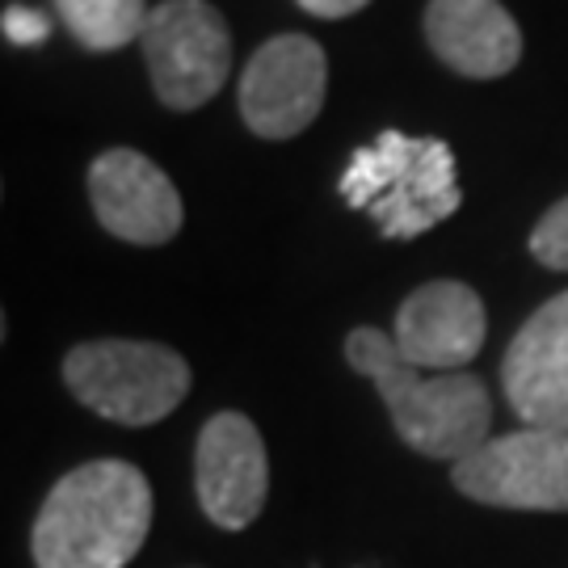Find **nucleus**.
Here are the masks:
<instances>
[{"label":"nucleus","mask_w":568,"mask_h":568,"mask_svg":"<svg viewBox=\"0 0 568 568\" xmlns=\"http://www.w3.org/2000/svg\"><path fill=\"white\" fill-rule=\"evenodd\" d=\"M152 530V488L135 464L72 467L42 501L30 535L39 568H122Z\"/></svg>","instance_id":"1"},{"label":"nucleus","mask_w":568,"mask_h":568,"mask_svg":"<svg viewBox=\"0 0 568 568\" xmlns=\"http://www.w3.org/2000/svg\"><path fill=\"white\" fill-rule=\"evenodd\" d=\"M345 363L379 387L387 413L396 422V434L413 450L459 464L488 443L493 400L476 375L467 371L422 375L417 366L405 363V354L384 328L366 325L345 337Z\"/></svg>","instance_id":"2"},{"label":"nucleus","mask_w":568,"mask_h":568,"mask_svg":"<svg viewBox=\"0 0 568 568\" xmlns=\"http://www.w3.org/2000/svg\"><path fill=\"white\" fill-rule=\"evenodd\" d=\"M337 190L354 211H366L379 224L387 241H413L450 220L464 203L459 164L447 143L392 126L349 156Z\"/></svg>","instance_id":"3"},{"label":"nucleus","mask_w":568,"mask_h":568,"mask_svg":"<svg viewBox=\"0 0 568 568\" xmlns=\"http://www.w3.org/2000/svg\"><path fill=\"white\" fill-rule=\"evenodd\" d=\"M63 384L105 422L152 426L169 417L190 392V363L161 342L102 337L68 349Z\"/></svg>","instance_id":"4"},{"label":"nucleus","mask_w":568,"mask_h":568,"mask_svg":"<svg viewBox=\"0 0 568 568\" xmlns=\"http://www.w3.org/2000/svg\"><path fill=\"white\" fill-rule=\"evenodd\" d=\"M143 60L152 89L169 110H199L232 72V34L215 4L164 0L143 26Z\"/></svg>","instance_id":"5"},{"label":"nucleus","mask_w":568,"mask_h":568,"mask_svg":"<svg viewBox=\"0 0 568 568\" xmlns=\"http://www.w3.org/2000/svg\"><path fill=\"white\" fill-rule=\"evenodd\" d=\"M455 488L497 509L568 514V434L514 429L450 467Z\"/></svg>","instance_id":"6"},{"label":"nucleus","mask_w":568,"mask_h":568,"mask_svg":"<svg viewBox=\"0 0 568 568\" xmlns=\"http://www.w3.org/2000/svg\"><path fill=\"white\" fill-rule=\"evenodd\" d=\"M328 60L307 34H278L253 51L241 77L244 126L262 140H291L307 131L325 105Z\"/></svg>","instance_id":"7"},{"label":"nucleus","mask_w":568,"mask_h":568,"mask_svg":"<svg viewBox=\"0 0 568 568\" xmlns=\"http://www.w3.org/2000/svg\"><path fill=\"white\" fill-rule=\"evenodd\" d=\"M199 506L220 530H244L265 506L270 464L257 426L244 413H215L194 447Z\"/></svg>","instance_id":"8"},{"label":"nucleus","mask_w":568,"mask_h":568,"mask_svg":"<svg viewBox=\"0 0 568 568\" xmlns=\"http://www.w3.org/2000/svg\"><path fill=\"white\" fill-rule=\"evenodd\" d=\"M89 203L98 224L126 244H164L182 227V194L135 148H110L89 164Z\"/></svg>","instance_id":"9"},{"label":"nucleus","mask_w":568,"mask_h":568,"mask_svg":"<svg viewBox=\"0 0 568 568\" xmlns=\"http://www.w3.org/2000/svg\"><path fill=\"white\" fill-rule=\"evenodd\" d=\"M501 387L527 429L568 434V291L551 295L514 333L501 358Z\"/></svg>","instance_id":"10"},{"label":"nucleus","mask_w":568,"mask_h":568,"mask_svg":"<svg viewBox=\"0 0 568 568\" xmlns=\"http://www.w3.org/2000/svg\"><path fill=\"white\" fill-rule=\"evenodd\" d=\"M488 321L480 295L467 283L438 278V283L417 286L396 312L392 342L405 354L408 366L417 371H464L480 345H485Z\"/></svg>","instance_id":"11"},{"label":"nucleus","mask_w":568,"mask_h":568,"mask_svg":"<svg viewBox=\"0 0 568 568\" xmlns=\"http://www.w3.org/2000/svg\"><path fill=\"white\" fill-rule=\"evenodd\" d=\"M426 39L438 60L471 81H497L523 60V30L501 0H429Z\"/></svg>","instance_id":"12"},{"label":"nucleus","mask_w":568,"mask_h":568,"mask_svg":"<svg viewBox=\"0 0 568 568\" xmlns=\"http://www.w3.org/2000/svg\"><path fill=\"white\" fill-rule=\"evenodd\" d=\"M51 4L68 26V34L98 55L143 39V26H148L143 0H51Z\"/></svg>","instance_id":"13"},{"label":"nucleus","mask_w":568,"mask_h":568,"mask_svg":"<svg viewBox=\"0 0 568 568\" xmlns=\"http://www.w3.org/2000/svg\"><path fill=\"white\" fill-rule=\"evenodd\" d=\"M530 257L548 270H568V199L551 206L530 232Z\"/></svg>","instance_id":"14"},{"label":"nucleus","mask_w":568,"mask_h":568,"mask_svg":"<svg viewBox=\"0 0 568 568\" xmlns=\"http://www.w3.org/2000/svg\"><path fill=\"white\" fill-rule=\"evenodd\" d=\"M51 34V21L42 18L39 9H26V4H9L4 9V39L18 42V47H39Z\"/></svg>","instance_id":"15"},{"label":"nucleus","mask_w":568,"mask_h":568,"mask_svg":"<svg viewBox=\"0 0 568 568\" xmlns=\"http://www.w3.org/2000/svg\"><path fill=\"white\" fill-rule=\"evenodd\" d=\"M300 9H307L312 18H325V21H342V18H354L363 4L371 0H295Z\"/></svg>","instance_id":"16"}]
</instances>
